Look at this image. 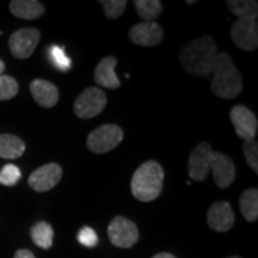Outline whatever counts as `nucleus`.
<instances>
[{"instance_id": "1", "label": "nucleus", "mask_w": 258, "mask_h": 258, "mask_svg": "<svg viewBox=\"0 0 258 258\" xmlns=\"http://www.w3.org/2000/svg\"><path fill=\"white\" fill-rule=\"evenodd\" d=\"M213 171L214 182L220 189H227L235 179L233 160L226 154L213 151L208 143L199 144L191 151L188 161L190 178L202 182Z\"/></svg>"}, {"instance_id": "2", "label": "nucleus", "mask_w": 258, "mask_h": 258, "mask_svg": "<svg viewBox=\"0 0 258 258\" xmlns=\"http://www.w3.org/2000/svg\"><path fill=\"white\" fill-rule=\"evenodd\" d=\"M218 54L214 38L209 35H203L183 47L179 53V60L188 73L196 77H207L213 72Z\"/></svg>"}, {"instance_id": "3", "label": "nucleus", "mask_w": 258, "mask_h": 258, "mask_svg": "<svg viewBox=\"0 0 258 258\" xmlns=\"http://www.w3.org/2000/svg\"><path fill=\"white\" fill-rule=\"evenodd\" d=\"M212 74V92L219 98L233 99L243 90L241 74L227 51L218 54Z\"/></svg>"}, {"instance_id": "4", "label": "nucleus", "mask_w": 258, "mask_h": 258, "mask_svg": "<svg viewBox=\"0 0 258 258\" xmlns=\"http://www.w3.org/2000/svg\"><path fill=\"white\" fill-rule=\"evenodd\" d=\"M163 167L154 160H148L140 165L134 172L131 182L133 196L141 202L156 200L161 194L164 186Z\"/></svg>"}, {"instance_id": "5", "label": "nucleus", "mask_w": 258, "mask_h": 258, "mask_svg": "<svg viewBox=\"0 0 258 258\" xmlns=\"http://www.w3.org/2000/svg\"><path fill=\"white\" fill-rule=\"evenodd\" d=\"M123 140V132L116 124L106 123L96 128L89 134L88 148L92 153L102 154L110 152L122 143Z\"/></svg>"}, {"instance_id": "6", "label": "nucleus", "mask_w": 258, "mask_h": 258, "mask_svg": "<svg viewBox=\"0 0 258 258\" xmlns=\"http://www.w3.org/2000/svg\"><path fill=\"white\" fill-rule=\"evenodd\" d=\"M108 98L104 91L98 88H88L80 93L74 102V114L83 120H89L98 116L104 110Z\"/></svg>"}, {"instance_id": "7", "label": "nucleus", "mask_w": 258, "mask_h": 258, "mask_svg": "<svg viewBox=\"0 0 258 258\" xmlns=\"http://www.w3.org/2000/svg\"><path fill=\"white\" fill-rule=\"evenodd\" d=\"M108 237L114 246L129 249L139 240L138 226L127 218L116 217L108 226Z\"/></svg>"}, {"instance_id": "8", "label": "nucleus", "mask_w": 258, "mask_h": 258, "mask_svg": "<svg viewBox=\"0 0 258 258\" xmlns=\"http://www.w3.org/2000/svg\"><path fill=\"white\" fill-rule=\"evenodd\" d=\"M40 40L41 32L36 28L19 29L10 37L9 48L17 59H28L36 49Z\"/></svg>"}, {"instance_id": "9", "label": "nucleus", "mask_w": 258, "mask_h": 258, "mask_svg": "<svg viewBox=\"0 0 258 258\" xmlns=\"http://www.w3.org/2000/svg\"><path fill=\"white\" fill-rule=\"evenodd\" d=\"M230 117L234 131L243 140H251L256 138L258 121L256 115L246 106L238 104L231 109Z\"/></svg>"}, {"instance_id": "10", "label": "nucleus", "mask_w": 258, "mask_h": 258, "mask_svg": "<svg viewBox=\"0 0 258 258\" xmlns=\"http://www.w3.org/2000/svg\"><path fill=\"white\" fill-rule=\"evenodd\" d=\"M61 177H62V167L56 163H49L35 170L29 177L28 183L35 191L46 192L60 182Z\"/></svg>"}, {"instance_id": "11", "label": "nucleus", "mask_w": 258, "mask_h": 258, "mask_svg": "<svg viewBox=\"0 0 258 258\" xmlns=\"http://www.w3.org/2000/svg\"><path fill=\"white\" fill-rule=\"evenodd\" d=\"M231 38L239 49L253 51L258 47L257 21H235L231 27Z\"/></svg>"}, {"instance_id": "12", "label": "nucleus", "mask_w": 258, "mask_h": 258, "mask_svg": "<svg viewBox=\"0 0 258 258\" xmlns=\"http://www.w3.org/2000/svg\"><path fill=\"white\" fill-rule=\"evenodd\" d=\"M128 37L137 46L154 47L163 41L164 30L156 22H141L131 28Z\"/></svg>"}, {"instance_id": "13", "label": "nucleus", "mask_w": 258, "mask_h": 258, "mask_svg": "<svg viewBox=\"0 0 258 258\" xmlns=\"http://www.w3.org/2000/svg\"><path fill=\"white\" fill-rule=\"evenodd\" d=\"M208 226L215 232H227L234 225V213L226 201L213 203L207 214Z\"/></svg>"}, {"instance_id": "14", "label": "nucleus", "mask_w": 258, "mask_h": 258, "mask_svg": "<svg viewBox=\"0 0 258 258\" xmlns=\"http://www.w3.org/2000/svg\"><path fill=\"white\" fill-rule=\"evenodd\" d=\"M116 64H117V59L115 56H105L99 61L93 74L95 82L99 86L110 90L120 88L121 82L115 72Z\"/></svg>"}, {"instance_id": "15", "label": "nucleus", "mask_w": 258, "mask_h": 258, "mask_svg": "<svg viewBox=\"0 0 258 258\" xmlns=\"http://www.w3.org/2000/svg\"><path fill=\"white\" fill-rule=\"evenodd\" d=\"M30 92L37 104L43 108H53L59 102V90L53 83L35 79L30 84Z\"/></svg>"}, {"instance_id": "16", "label": "nucleus", "mask_w": 258, "mask_h": 258, "mask_svg": "<svg viewBox=\"0 0 258 258\" xmlns=\"http://www.w3.org/2000/svg\"><path fill=\"white\" fill-rule=\"evenodd\" d=\"M10 11L15 17L31 21V19L40 18L46 9L37 0H14L10 3Z\"/></svg>"}, {"instance_id": "17", "label": "nucleus", "mask_w": 258, "mask_h": 258, "mask_svg": "<svg viewBox=\"0 0 258 258\" xmlns=\"http://www.w3.org/2000/svg\"><path fill=\"white\" fill-rule=\"evenodd\" d=\"M25 152V144L21 138L11 134H0V158L18 159Z\"/></svg>"}, {"instance_id": "18", "label": "nucleus", "mask_w": 258, "mask_h": 258, "mask_svg": "<svg viewBox=\"0 0 258 258\" xmlns=\"http://www.w3.org/2000/svg\"><path fill=\"white\" fill-rule=\"evenodd\" d=\"M226 4L238 21H257L258 3L254 0H227Z\"/></svg>"}, {"instance_id": "19", "label": "nucleus", "mask_w": 258, "mask_h": 258, "mask_svg": "<svg viewBox=\"0 0 258 258\" xmlns=\"http://www.w3.org/2000/svg\"><path fill=\"white\" fill-rule=\"evenodd\" d=\"M239 206L246 221H256L258 219V190L256 188L244 190L240 195Z\"/></svg>"}, {"instance_id": "20", "label": "nucleus", "mask_w": 258, "mask_h": 258, "mask_svg": "<svg viewBox=\"0 0 258 258\" xmlns=\"http://www.w3.org/2000/svg\"><path fill=\"white\" fill-rule=\"evenodd\" d=\"M31 239L35 245H37L41 249H50L53 245L54 231L53 227L46 221H40L35 224L30 230Z\"/></svg>"}, {"instance_id": "21", "label": "nucleus", "mask_w": 258, "mask_h": 258, "mask_svg": "<svg viewBox=\"0 0 258 258\" xmlns=\"http://www.w3.org/2000/svg\"><path fill=\"white\" fill-rule=\"evenodd\" d=\"M134 6L144 22H153L163 12V3L159 0H135Z\"/></svg>"}, {"instance_id": "22", "label": "nucleus", "mask_w": 258, "mask_h": 258, "mask_svg": "<svg viewBox=\"0 0 258 258\" xmlns=\"http://www.w3.org/2000/svg\"><path fill=\"white\" fill-rule=\"evenodd\" d=\"M48 54H49L51 64H53L56 70L61 71V72H67V71L71 70V67H72V61H71L70 57L66 55L63 47L54 44V46H51L49 48Z\"/></svg>"}, {"instance_id": "23", "label": "nucleus", "mask_w": 258, "mask_h": 258, "mask_svg": "<svg viewBox=\"0 0 258 258\" xmlns=\"http://www.w3.org/2000/svg\"><path fill=\"white\" fill-rule=\"evenodd\" d=\"M18 91L19 86L17 80L6 74L0 76V101H9L14 98Z\"/></svg>"}, {"instance_id": "24", "label": "nucleus", "mask_w": 258, "mask_h": 258, "mask_svg": "<svg viewBox=\"0 0 258 258\" xmlns=\"http://www.w3.org/2000/svg\"><path fill=\"white\" fill-rule=\"evenodd\" d=\"M101 5L104 9L105 17L109 19H116L123 15L127 2L125 0H101Z\"/></svg>"}, {"instance_id": "25", "label": "nucleus", "mask_w": 258, "mask_h": 258, "mask_svg": "<svg viewBox=\"0 0 258 258\" xmlns=\"http://www.w3.org/2000/svg\"><path fill=\"white\" fill-rule=\"evenodd\" d=\"M22 178V171L14 164H8L0 170V184L5 186H12L17 184Z\"/></svg>"}, {"instance_id": "26", "label": "nucleus", "mask_w": 258, "mask_h": 258, "mask_svg": "<svg viewBox=\"0 0 258 258\" xmlns=\"http://www.w3.org/2000/svg\"><path fill=\"white\" fill-rule=\"evenodd\" d=\"M245 159L254 173H258V144L256 139L245 140L243 144Z\"/></svg>"}, {"instance_id": "27", "label": "nucleus", "mask_w": 258, "mask_h": 258, "mask_svg": "<svg viewBox=\"0 0 258 258\" xmlns=\"http://www.w3.org/2000/svg\"><path fill=\"white\" fill-rule=\"evenodd\" d=\"M78 241L86 247H95L98 244V235L91 227H83L78 232Z\"/></svg>"}, {"instance_id": "28", "label": "nucleus", "mask_w": 258, "mask_h": 258, "mask_svg": "<svg viewBox=\"0 0 258 258\" xmlns=\"http://www.w3.org/2000/svg\"><path fill=\"white\" fill-rule=\"evenodd\" d=\"M15 258H36V257L34 256V253H32L30 250L21 249V250L16 251Z\"/></svg>"}, {"instance_id": "29", "label": "nucleus", "mask_w": 258, "mask_h": 258, "mask_svg": "<svg viewBox=\"0 0 258 258\" xmlns=\"http://www.w3.org/2000/svg\"><path fill=\"white\" fill-rule=\"evenodd\" d=\"M153 258H176L173 256L172 253H169V252H160V253H157L156 256H153Z\"/></svg>"}, {"instance_id": "30", "label": "nucleus", "mask_w": 258, "mask_h": 258, "mask_svg": "<svg viewBox=\"0 0 258 258\" xmlns=\"http://www.w3.org/2000/svg\"><path fill=\"white\" fill-rule=\"evenodd\" d=\"M4 71H5V62L3 60H0V76H2Z\"/></svg>"}, {"instance_id": "31", "label": "nucleus", "mask_w": 258, "mask_h": 258, "mask_svg": "<svg viewBox=\"0 0 258 258\" xmlns=\"http://www.w3.org/2000/svg\"><path fill=\"white\" fill-rule=\"evenodd\" d=\"M186 4H190V5H192V4H196V2H186Z\"/></svg>"}, {"instance_id": "32", "label": "nucleus", "mask_w": 258, "mask_h": 258, "mask_svg": "<svg viewBox=\"0 0 258 258\" xmlns=\"http://www.w3.org/2000/svg\"><path fill=\"white\" fill-rule=\"evenodd\" d=\"M227 258H240V257H238V256H231V257H227Z\"/></svg>"}]
</instances>
